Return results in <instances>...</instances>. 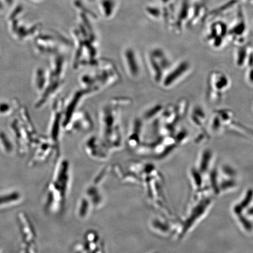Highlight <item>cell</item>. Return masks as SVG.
<instances>
[{
    "instance_id": "cell-1",
    "label": "cell",
    "mask_w": 253,
    "mask_h": 253,
    "mask_svg": "<svg viewBox=\"0 0 253 253\" xmlns=\"http://www.w3.org/2000/svg\"><path fill=\"white\" fill-rule=\"evenodd\" d=\"M129 103L128 99H113L105 104L99 113V137L107 147L118 148L123 142L119 109Z\"/></svg>"
},
{
    "instance_id": "cell-2",
    "label": "cell",
    "mask_w": 253,
    "mask_h": 253,
    "mask_svg": "<svg viewBox=\"0 0 253 253\" xmlns=\"http://www.w3.org/2000/svg\"><path fill=\"white\" fill-rule=\"evenodd\" d=\"M79 77L81 88L87 95L103 90L118 83L120 75L114 63L107 60H99L88 67Z\"/></svg>"
},
{
    "instance_id": "cell-3",
    "label": "cell",
    "mask_w": 253,
    "mask_h": 253,
    "mask_svg": "<svg viewBox=\"0 0 253 253\" xmlns=\"http://www.w3.org/2000/svg\"><path fill=\"white\" fill-rule=\"evenodd\" d=\"M93 122L90 117L84 111H79L72 116L68 124L65 126L68 132H86L92 129Z\"/></svg>"
},
{
    "instance_id": "cell-4",
    "label": "cell",
    "mask_w": 253,
    "mask_h": 253,
    "mask_svg": "<svg viewBox=\"0 0 253 253\" xmlns=\"http://www.w3.org/2000/svg\"><path fill=\"white\" fill-rule=\"evenodd\" d=\"M122 60L123 66L128 77L134 81L140 78L141 66L135 50L131 47L126 48L122 53Z\"/></svg>"
},
{
    "instance_id": "cell-5",
    "label": "cell",
    "mask_w": 253,
    "mask_h": 253,
    "mask_svg": "<svg viewBox=\"0 0 253 253\" xmlns=\"http://www.w3.org/2000/svg\"><path fill=\"white\" fill-rule=\"evenodd\" d=\"M87 95L81 88L75 91L63 105V128L68 124L73 115L78 111L82 99Z\"/></svg>"
},
{
    "instance_id": "cell-6",
    "label": "cell",
    "mask_w": 253,
    "mask_h": 253,
    "mask_svg": "<svg viewBox=\"0 0 253 253\" xmlns=\"http://www.w3.org/2000/svg\"><path fill=\"white\" fill-rule=\"evenodd\" d=\"M63 100H57L53 106V115L50 125V135L55 144L58 145L61 129L63 128Z\"/></svg>"
},
{
    "instance_id": "cell-7",
    "label": "cell",
    "mask_w": 253,
    "mask_h": 253,
    "mask_svg": "<svg viewBox=\"0 0 253 253\" xmlns=\"http://www.w3.org/2000/svg\"><path fill=\"white\" fill-rule=\"evenodd\" d=\"M189 65L186 62H182L178 67L174 69L167 76L164 81V85L165 86H169L173 82L176 81V79L181 77L182 75L187 70Z\"/></svg>"
},
{
    "instance_id": "cell-8",
    "label": "cell",
    "mask_w": 253,
    "mask_h": 253,
    "mask_svg": "<svg viewBox=\"0 0 253 253\" xmlns=\"http://www.w3.org/2000/svg\"><path fill=\"white\" fill-rule=\"evenodd\" d=\"M20 198V194L17 192L10 194L4 195L0 197V205L7 204L18 201Z\"/></svg>"
},
{
    "instance_id": "cell-9",
    "label": "cell",
    "mask_w": 253,
    "mask_h": 253,
    "mask_svg": "<svg viewBox=\"0 0 253 253\" xmlns=\"http://www.w3.org/2000/svg\"><path fill=\"white\" fill-rule=\"evenodd\" d=\"M161 109H162V107L160 105L153 107V108L148 110L146 113L144 114L143 118L145 120H149L153 118L154 116L157 115L158 112H160Z\"/></svg>"
},
{
    "instance_id": "cell-10",
    "label": "cell",
    "mask_w": 253,
    "mask_h": 253,
    "mask_svg": "<svg viewBox=\"0 0 253 253\" xmlns=\"http://www.w3.org/2000/svg\"><path fill=\"white\" fill-rule=\"evenodd\" d=\"M246 58V51L245 49H241L239 52L238 59H237V63L238 65H242Z\"/></svg>"
},
{
    "instance_id": "cell-11",
    "label": "cell",
    "mask_w": 253,
    "mask_h": 253,
    "mask_svg": "<svg viewBox=\"0 0 253 253\" xmlns=\"http://www.w3.org/2000/svg\"><path fill=\"white\" fill-rule=\"evenodd\" d=\"M250 79H251V80L253 82V71H252L251 72V74H250Z\"/></svg>"
}]
</instances>
